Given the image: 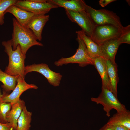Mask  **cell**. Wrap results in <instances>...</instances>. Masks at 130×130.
Masks as SVG:
<instances>
[{
    "label": "cell",
    "mask_w": 130,
    "mask_h": 130,
    "mask_svg": "<svg viewBox=\"0 0 130 130\" xmlns=\"http://www.w3.org/2000/svg\"><path fill=\"white\" fill-rule=\"evenodd\" d=\"M25 106L24 101L20 99L17 102L12 104L11 109L7 116V122L10 123L16 130L18 120Z\"/></svg>",
    "instance_id": "ac0fdd59"
},
{
    "label": "cell",
    "mask_w": 130,
    "mask_h": 130,
    "mask_svg": "<svg viewBox=\"0 0 130 130\" xmlns=\"http://www.w3.org/2000/svg\"><path fill=\"white\" fill-rule=\"evenodd\" d=\"M108 75L110 83L111 91L117 98V85L119 81L117 65L115 62L106 60Z\"/></svg>",
    "instance_id": "e0dca14e"
},
{
    "label": "cell",
    "mask_w": 130,
    "mask_h": 130,
    "mask_svg": "<svg viewBox=\"0 0 130 130\" xmlns=\"http://www.w3.org/2000/svg\"><path fill=\"white\" fill-rule=\"evenodd\" d=\"M12 104L10 103L2 102L0 101V122L8 123L6 117L10 112Z\"/></svg>",
    "instance_id": "603a6c76"
},
{
    "label": "cell",
    "mask_w": 130,
    "mask_h": 130,
    "mask_svg": "<svg viewBox=\"0 0 130 130\" xmlns=\"http://www.w3.org/2000/svg\"><path fill=\"white\" fill-rule=\"evenodd\" d=\"M120 43H125L130 44V25H128L125 27H124L122 32L118 38Z\"/></svg>",
    "instance_id": "cb8c5ba5"
},
{
    "label": "cell",
    "mask_w": 130,
    "mask_h": 130,
    "mask_svg": "<svg viewBox=\"0 0 130 130\" xmlns=\"http://www.w3.org/2000/svg\"><path fill=\"white\" fill-rule=\"evenodd\" d=\"M32 115V113L28 111L24 106L18 120L16 130H29Z\"/></svg>",
    "instance_id": "44dd1931"
},
{
    "label": "cell",
    "mask_w": 130,
    "mask_h": 130,
    "mask_svg": "<svg viewBox=\"0 0 130 130\" xmlns=\"http://www.w3.org/2000/svg\"><path fill=\"white\" fill-rule=\"evenodd\" d=\"M69 19L78 24L90 37L95 25L92 21L85 11L79 12L65 9Z\"/></svg>",
    "instance_id": "30bf717a"
},
{
    "label": "cell",
    "mask_w": 130,
    "mask_h": 130,
    "mask_svg": "<svg viewBox=\"0 0 130 130\" xmlns=\"http://www.w3.org/2000/svg\"><path fill=\"white\" fill-rule=\"evenodd\" d=\"M82 0H49L47 1L65 9L81 12L85 11Z\"/></svg>",
    "instance_id": "2e32d148"
},
{
    "label": "cell",
    "mask_w": 130,
    "mask_h": 130,
    "mask_svg": "<svg viewBox=\"0 0 130 130\" xmlns=\"http://www.w3.org/2000/svg\"><path fill=\"white\" fill-rule=\"evenodd\" d=\"M2 44L9 59L8 65L4 72L12 76H20L25 78L24 62L26 56L22 53L20 45H18L15 50H13L10 40L3 41Z\"/></svg>",
    "instance_id": "7a4b0ae2"
},
{
    "label": "cell",
    "mask_w": 130,
    "mask_h": 130,
    "mask_svg": "<svg viewBox=\"0 0 130 130\" xmlns=\"http://www.w3.org/2000/svg\"><path fill=\"white\" fill-rule=\"evenodd\" d=\"M14 5L35 15H45L51 9L58 7L47 1L44 2H38L32 0H18Z\"/></svg>",
    "instance_id": "9c48e42d"
},
{
    "label": "cell",
    "mask_w": 130,
    "mask_h": 130,
    "mask_svg": "<svg viewBox=\"0 0 130 130\" xmlns=\"http://www.w3.org/2000/svg\"><path fill=\"white\" fill-rule=\"evenodd\" d=\"M49 17L48 15H35L27 25V27L32 31L37 40L39 41L42 40L43 30L49 20Z\"/></svg>",
    "instance_id": "8fae6325"
},
{
    "label": "cell",
    "mask_w": 130,
    "mask_h": 130,
    "mask_svg": "<svg viewBox=\"0 0 130 130\" xmlns=\"http://www.w3.org/2000/svg\"><path fill=\"white\" fill-rule=\"evenodd\" d=\"M33 72H37L42 75L47 79L49 83L54 86L59 85L62 75L59 73L51 70L46 64H34L25 66V76L27 73Z\"/></svg>",
    "instance_id": "52a82bcc"
},
{
    "label": "cell",
    "mask_w": 130,
    "mask_h": 130,
    "mask_svg": "<svg viewBox=\"0 0 130 130\" xmlns=\"http://www.w3.org/2000/svg\"><path fill=\"white\" fill-rule=\"evenodd\" d=\"M124 28L110 24L95 25L90 38L100 46L107 41L118 38Z\"/></svg>",
    "instance_id": "8992f818"
},
{
    "label": "cell",
    "mask_w": 130,
    "mask_h": 130,
    "mask_svg": "<svg viewBox=\"0 0 130 130\" xmlns=\"http://www.w3.org/2000/svg\"><path fill=\"white\" fill-rule=\"evenodd\" d=\"M13 29L12 38L10 40L13 49H16L19 45L23 54L26 56L28 50L32 46H43L41 43L38 42L32 31L27 27L20 24L14 18H12Z\"/></svg>",
    "instance_id": "6da1fadb"
},
{
    "label": "cell",
    "mask_w": 130,
    "mask_h": 130,
    "mask_svg": "<svg viewBox=\"0 0 130 130\" xmlns=\"http://www.w3.org/2000/svg\"><path fill=\"white\" fill-rule=\"evenodd\" d=\"M1 95H0V99L1 97Z\"/></svg>",
    "instance_id": "f1b7e54d"
},
{
    "label": "cell",
    "mask_w": 130,
    "mask_h": 130,
    "mask_svg": "<svg viewBox=\"0 0 130 130\" xmlns=\"http://www.w3.org/2000/svg\"><path fill=\"white\" fill-rule=\"evenodd\" d=\"M107 124L109 125H120L130 129V112L127 110L122 112H117L110 118Z\"/></svg>",
    "instance_id": "d6986e66"
},
{
    "label": "cell",
    "mask_w": 130,
    "mask_h": 130,
    "mask_svg": "<svg viewBox=\"0 0 130 130\" xmlns=\"http://www.w3.org/2000/svg\"><path fill=\"white\" fill-rule=\"evenodd\" d=\"M7 13L12 14L20 24L26 27L31 19L35 15L23 10L14 5L10 6L6 10L5 14Z\"/></svg>",
    "instance_id": "5bb4252c"
},
{
    "label": "cell",
    "mask_w": 130,
    "mask_h": 130,
    "mask_svg": "<svg viewBox=\"0 0 130 130\" xmlns=\"http://www.w3.org/2000/svg\"><path fill=\"white\" fill-rule=\"evenodd\" d=\"M99 130H113L110 126L107 124L104 126L102 127Z\"/></svg>",
    "instance_id": "83f0119b"
},
{
    "label": "cell",
    "mask_w": 130,
    "mask_h": 130,
    "mask_svg": "<svg viewBox=\"0 0 130 130\" xmlns=\"http://www.w3.org/2000/svg\"><path fill=\"white\" fill-rule=\"evenodd\" d=\"M109 126L113 130H130V129L127 127L122 125H115Z\"/></svg>",
    "instance_id": "484cf974"
},
{
    "label": "cell",
    "mask_w": 130,
    "mask_h": 130,
    "mask_svg": "<svg viewBox=\"0 0 130 130\" xmlns=\"http://www.w3.org/2000/svg\"><path fill=\"white\" fill-rule=\"evenodd\" d=\"M121 44L118 38L107 41L100 46L102 57L115 62V56Z\"/></svg>",
    "instance_id": "4fadbf2b"
},
{
    "label": "cell",
    "mask_w": 130,
    "mask_h": 130,
    "mask_svg": "<svg viewBox=\"0 0 130 130\" xmlns=\"http://www.w3.org/2000/svg\"><path fill=\"white\" fill-rule=\"evenodd\" d=\"M93 59V65L97 70L101 78L102 87L111 91V86L108 75L106 59L101 57H97Z\"/></svg>",
    "instance_id": "7c38bea8"
},
{
    "label": "cell",
    "mask_w": 130,
    "mask_h": 130,
    "mask_svg": "<svg viewBox=\"0 0 130 130\" xmlns=\"http://www.w3.org/2000/svg\"><path fill=\"white\" fill-rule=\"evenodd\" d=\"M18 76H13L3 72L0 68V81L3 84L1 87L4 92L7 93L14 90L16 86Z\"/></svg>",
    "instance_id": "ffe728a7"
},
{
    "label": "cell",
    "mask_w": 130,
    "mask_h": 130,
    "mask_svg": "<svg viewBox=\"0 0 130 130\" xmlns=\"http://www.w3.org/2000/svg\"><path fill=\"white\" fill-rule=\"evenodd\" d=\"M83 5L84 10L95 26L110 24L121 29L124 28L119 17L113 11L105 9H95L87 5L84 1Z\"/></svg>",
    "instance_id": "3957f363"
},
{
    "label": "cell",
    "mask_w": 130,
    "mask_h": 130,
    "mask_svg": "<svg viewBox=\"0 0 130 130\" xmlns=\"http://www.w3.org/2000/svg\"><path fill=\"white\" fill-rule=\"evenodd\" d=\"M76 40L78 43V47L75 54L69 57H62L55 62V65L62 66L69 63H77L81 67H85L89 65H93V60L89 55L85 44L77 34Z\"/></svg>",
    "instance_id": "277c9868"
},
{
    "label": "cell",
    "mask_w": 130,
    "mask_h": 130,
    "mask_svg": "<svg viewBox=\"0 0 130 130\" xmlns=\"http://www.w3.org/2000/svg\"><path fill=\"white\" fill-rule=\"evenodd\" d=\"M0 130H16L10 123H3L0 122Z\"/></svg>",
    "instance_id": "d4e9b609"
},
{
    "label": "cell",
    "mask_w": 130,
    "mask_h": 130,
    "mask_svg": "<svg viewBox=\"0 0 130 130\" xmlns=\"http://www.w3.org/2000/svg\"><path fill=\"white\" fill-rule=\"evenodd\" d=\"M76 33L83 41L88 53L91 58L93 59L98 57H102L100 46L94 41L83 30L76 31Z\"/></svg>",
    "instance_id": "9a60e30c"
},
{
    "label": "cell",
    "mask_w": 130,
    "mask_h": 130,
    "mask_svg": "<svg viewBox=\"0 0 130 130\" xmlns=\"http://www.w3.org/2000/svg\"><path fill=\"white\" fill-rule=\"evenodd\" d=\"M17 0H0V25L4 23V15L6 10L10 6L14 5Z\"/></svg>",
    "instance_id": "7402d4cb"
},
{
    "label": "cell",
    "mask_w": 130,
    "mask_h": 130,
    "mask_svg": "<svg viewBox=\"0 0 130 130\" xmlns=\"http://www.w3.org/2000/svg\"><path fill=\"white\" fill-rule=\"evenodd\" d=\"M115 0H101L99 1V4L102 7H104L110 3L115 1Z\"/></svg>",
    "instance_id": "4316f807"
},
{
    "label": "cell",
    "mask_w": 130,
    "mask_h": 130,
    "mask_svg": "<svg viewBox=\"0 0 130 130\" xmlns=\"http://www.w3.org/2000/svg\"><path fill=\"white\" fill-rule=\"evenodd\" d=\"M91 100L97 104H100L108 117L110 116L111 110L114 109L117 112H122L127 110L125 106L122 104L112 92L107 89L102 87L101 91L98 96L92 97Z\"/></svg>",
    "instance_id": "5b68a950"
},
{
    "label": "cell",
    "mask_w": 130,
    "mask_h": 130,
    "mask_svg": "<svg viewBox=\"0 0 130 130\" xmlns=\"http://www.w3.org/2000/svg\"><path fill=\"white\" fill-rule=\"evenodd\" d=\"M24 78L19 76L17 80V84L13 91L10 94L3 91L1 95L0 101L2 102L10 103L13 104L20 100L21 95L25 91L29 89H38V87L35 84L27 83Z\"/></svg>",
    "instance_id": "ba28073f"
}]
</instances>
